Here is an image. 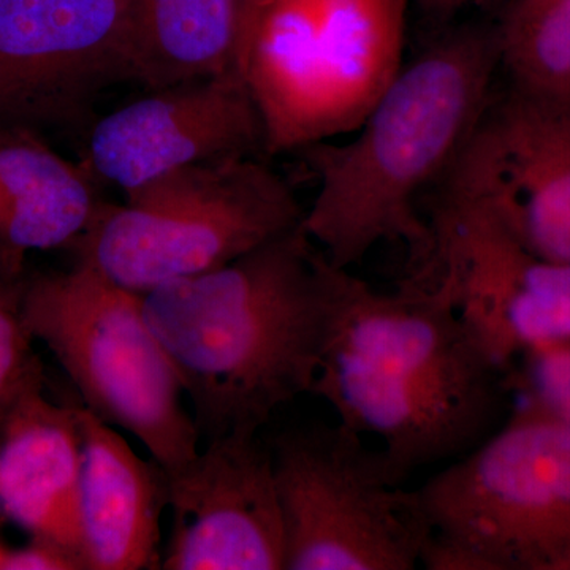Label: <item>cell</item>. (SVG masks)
<instances>
[{
    "label": "cell",
    "instance_id": "cell-19",
    "mask_svg": "<svg viewBox=\"0 0 570 570\" xmlns=\"http://www.w3.org/2000/svg\"><path fill=\"white\" fill-rule=\"evenodd\" d=\"M494 24L509 86L570 99V0H509Z\"/></svg>",
    "mask_w": 570,
    "mask_h": 570
},
{
    "label": "cell",
    "instance_id": "cell-21",
    "mask_svg": "<svg viewBox=\"0 0 570 570\" xmlns=\"http://www.w3.org/2000/svg\"><path fill=\"white\" fill-rule=\"evenodd\" d=\"M531 404L570 423V340L524 355Z\"/></svg>",
    "mask_w": 570,
    "mask_h": 570
},
{
    "label": "cell",
    "instance_id": "cell-7",
    "mask_svg": "<svg viewBox=\"0 0 570 570\" xmlns=\"http://www.w3.org/2000/svg\"><path fill=\"white\" fill-rule=\"evenodd\" d=\"M284 570H414L430 530L414 490L381 449L337 422L288 430L272 445Z\"/></svg>",
    "mask_w": 570,
    "mask_h": 570
},
{
    "label": "cell",
    "instance_id": "cell-5",
    "mask_svg": "<svg viewBox=\"0 0 570 570\" xmlns=\"http://www.w3.org/2000/svg\"><path fill=\"white\" fill-rule=\"evenodd\" d=\"M428 570H553L570 549V423L531 404L414 490Z\"/></svg>",
    "mask_w": 570,
    "mask_h": 570
},
{
    "label": "cell",
    "instance_id": "cell-18",
    "mask_svg": "<svg viewBox=\"0 0 570 570\" xmlns=\"http://www.w3.org/2000/svg\"><path fill=\"white\" fill-rule=\"evenodd\" d=\"M246 21L245 0H129L130 81L157 91L242 73Z\"/></svg>",
    "mask_w": 570,
    "mask_h": 570
},
{
    "label": "cell",
    "instance_id": "cell-10",
    "mask_svg": "<svg viewBox=\"0 0 570 570\" xmlns=\"http://www.w3.org/2000/svg\"><path fill=\"white\" fill-rule=\"evenodd\" d=\"M441 184L485 202L532 253L570 265V99L494 89Z\"/></svg>",
    "mask_w": 570,
    "mask_h": 570
},
{
    "label": "cell",
    "instance_id": "cell-12",
    "mask_svg": "<svg viewBox=\"0 0 570 570\" xmlns=\"http://www.w3.org/2000/svg\"><path fill=\"white\" fill-rule=\"evenodd\" d=\"M151 92L100 119L89 140L92 170L124 193L186 165L265 151L264 122L239 71Z\"/></svg>",
    "mask_w": 570,
    "mask_h": 570
},
{
    "label": "cell",
    "instance_id": "cell-20",
    "mask_svg": "<svg viewBox=\"0 0 570 570\" xmlns=\"http://www.w3.org/2000/svg\"><path fill=\"white\" fill-rule=\"evenodd\" d=\"M26 279L0 262V409L43 384V370L32 351L33 337L22 316Z\"/></svg>",
    "mask_w": 570,
    "mask_h": 570
},
{
    "label": "cell",
    "instance_id": "cell-9",
    "mask_svg": "<svg viewBox=\"0 0 570 570\" xmlns=\"http://www.w3.org/2000/svg\"><path fill=\"white\" fill-rule=\"evenodd\" d=\"M129 0H0V132L78 124L130 81Z\"/></svg>",
    "mask_w": 570,
    "mask_h": 570
},
{
    "label": "cell",
    "instance_id": "cell-24",
    "mask_svg": "<svg viewBox=\"0 0 570 570\" xmlns=\"http://www.w3.org/2000/svg\"><path fill=\"white\" fill-rule=\"evenodd\" d=\"M553 570H570V549L558 560Z\"/></svg>",
    "mask_w": 570,
    "mask_h": 570
},
{
    "label": "cell",
    "instance_id": "cell-17",
    "mask_svg": "<svg viewBox=\"0 0 570 570\" xmlns=\"http://www.w3.org/2000/svg\"><path fill=\"white\" fill-rule=\"evenodd\" d=\"M99 205L85 171L31 130L0 132V262L11 272L29 250L69 246Z\"/></svg>",
    "mask_w": 570,
    "mask_h": 570
},
{
    "label": "cell",
    "instance_id": "cell-22",
    "mask_svg": "<svg viewBox=\"0 0 570 570\" xmlns=\"http://www.w3.org/2000/svg\"><path fill=\"white\" fill-rule=\"evenodd\" d=\"M2 570H85V566L67 547L33 538L29 546L7 550Z\"/></svg>",
    "mask_w": 570,
    "mask_h": 570
},
{
    "label": "cell",
    "instance_id": "cell-23",
    "mask_svg": "<svg viewBox=\"0 0 570 570\" xmlns=\"http://www.w3.org/2000/svg\"><path fill=\"white\" fill-rule=\"evenodd\" d=\"M415 2L425 22L426 36L460 20L464 13L483 0H415Z\"/></svg>",
    "mask_w": 570,
    "mask_h": 570
},
{
    "label": "cell",
    "instance_id": "cell-8",
    "mask_svg": "<svg viewBox=\"0 0 570 570\" xmlns=\"http://www.w3.org/2000/svg\"><path fill=\"white\" fill-rule=\"evenodd\" d=\"M433 253L411 275L444 288L499 365L570 340V265L532 253L485 202L439 184Z\"/></svg>",
    "mask_w": 570,
    "mask_h": 570
},
{
    "label": "cell",
    "instance_id": "cell-2",
    "mask_svg": "<svg viewBox=\"0 0 570 570\" xmlns=\"http://www.w3.org/2000/svg\"><path fill=\"white\" fill-rule=\"evenodd\" d=\"M497 24L463 17L426 33L351 141L299 149L318 193L303 228L335 268L358 265L382 242L404 243L417 272L433 253L420 194L442 181L489 105L497 85Z\"/></svg>",
    "mask_w": 570,
    "mask_h": 570
},
{
    "label": "cell",
    "instance_id": "cell-13",
    "mask_svg": "<svg viewBox=\"0 0 570 570\" xmlns=\"http://www.w3.org/2000/svg\"><path fill=\"white\" fill-rule=\"evenodd\" d=\"M78 528L85 570L160 569L167 472L153 459L138 456L118 431L85 406H78Z\"/></svg>",
    "mask_w": 570,
    "mask_h": 570
},
{
    "label": "cell",
    "instance_id": "cell-25",
    "mask_svg": "<svg viewBox=\"0 0 570 570\" xmlns=\"http://www.w3.org/2000/svg\"><path fill=\"white\" fill-rule=\"evenodd\" d=\"M7 550H9V549H6V547H3L2 543H0V570H2L3 560H6Z\"/></svg>",
    "mask_w": 570,
    "mask_h": 570
},
{
    "label": "cell",
    "instance_id": "cell-11",
    "mask_svg": "<svg viewBox=\"0 0 570 570\" xmlns=\"http://www.w3.org/2000/svg\"><path fill=\"white\" fill-rule=\"evenodd\" d=\"M165 570H284L285 532L272 448L230 433L167 474Z\"/></svg>",
    "mask_w": 570,
    "mask_h": 570
},
{
    "label": "cell",
    "instance_id": "cell-16",
    "mask_svg": "<svg viewBox=\"0 0 570 570\" xmlns=\"http://www.w3.org/2000/svg\"><path fill=\"white\" fill-rule=\"evenodd\" d=\"M321 0H262L242 52V73L261 112L265 151L316 142Z\"/></svg>",
    "mask_w": 570,
    "mask_h": 570
},
{
    "label": "cell",
    "instance_id": "cell-3",
    "mask_svg": "<svg viewBox=\"0 0 570 570\" xmlns=\"http://www.w3.org/2000/svg\"><path fill=\"white\" fill-rule=\"evenodd\" d=\"M335 266L302 225L206 275L142 295L205 442L261 433L313 392Z\"/></svg>",
    "mask_w": 570,
    "mask_h": 570
},
{
    "label": "cell",
    "instance_id": "cell-15",
    "mask_svg": "<svg viewBox=\"0 0 570 570\" xmlns=\"http://www.w3.org/2000/svg\"><path fill=\"white\" fill-rule=\"evenodd\" d=\"M409 0H321L316 142L354 132L404 66Z\"/></svg>",
    "mask_w": 570,
    "mask_h": 570
},
{
    "label": "cell",
    "instance_id": "cell-14",
    "mask_svg": "<svg viewBox=\"0 0 570 570\" xmlns=\"http://www.w3.org/2000/svg\"><path fill=\"white\" fill-rule=\"evenodd\" d=\"M81 455L78 406L51 403L43 384L0 409V510L32 538L78 557Z\"/></svg>",
    "mask_w": 570,
    "mask_h": 570
},
{
    "label": "cell",
    "instance_id": "cell-1",
    "mask_svg": "<svg viewBox=\"0 0 570 570\" xmlns=\"http://www.w3.org/2000/svg\"><path fill=\"white\" fill-rule=\"evenodd\" d=\"M508 371L463 324L441 285L411 275L384 294L335 268L332 318L311 393L344 425L381 439L400 485L497 433L508 406Z\"/></svg>",
    "mask_w": 570,
    "mask_h": 570
},
{
    "label": "cell",
    "instance_id": "cell-6",
    "mask_svg": "<svg viewBox=\"0 0 570 570\" xmlns=\"http://www.w3.org/2000/svg\"><path fill=\"white\" fill-rule=\"evenodd\" d=\"M22 316L108 425L132 434L167 474L200 450L170 356L146 321L142 295L91 266L26 279Z\"/></svg>",
    "mask_w": 570,
    "mask_h": 570
},
{
    "label": "cell",
    "instance_id": "cell-4",
    "mask_svg": "<svg viewBox=\"0 0 570 570\" xmlns=\"http://www.w3.org/2000/svg\"><path fill=\"white\" fill-rule=\"evenodd\" d=\"M306 209L291 184L254 156L176 168L100 204L69 246L77 264L149 294L206 275L302 225Z\"/></svg>",
    "mask_w": 570,
    "mask_h": 570
}]
</instances>
